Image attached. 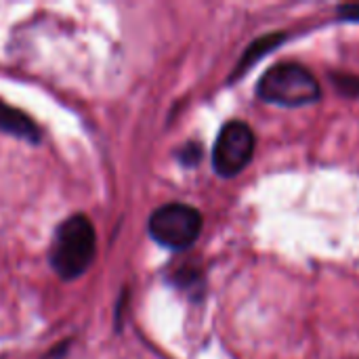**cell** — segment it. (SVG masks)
I'll list each match as a JSON object with an SVG mask.
<instances>
[{"instance_id":"cell-8","label":"cell","mask_w":359,"mask_h":359,"mask_svg":"<svg viewBox=\"0 0 359 359\" xmlns=\"http://www.w3.org/2000/svg\"><path fill=\"white\" fill-rule=\"evenodd\" d=\"M179 160L185 166H196L202 160V145L200 143H187L181 151H179Z\"/></svg>"},{"instance_id":"cell-5","label":"cell","mask_w":359,"mask_h":359,"mask_svg":"<svg viewBox=\"0 0 359 359\" xmlns=\"http://www.w3.org/2000/svg\"><path fill=\"white\" fill-rule=\"evenodd\" d=\"M286 40V34L284 32H271V34H265V36H261V38H257L246 50H244V55H242V59L238 61V65H236V69H233V74L229 76V80L233 82V80H238L244 72H248L257 61H261L265 55H269L273 48H278L282 42Z\"/></svg>"},{"instance_id":"cell-3","label":"cell","mask_w":359,"mask_h":359,"mask_svg":"<svg viewBox=\"0 0 359 359\" xmlns=\"http://www.w3.org/2000/svg\"><path fill=\"white\" fill-rule=\"evenodd\" d=\"M202 231V215L187 204H166L160 206L149 217V236L170 248V250H185L189 248Z\"/></svg>"},{"instance_id":"cell-9","label":"cell","mask_w":359,"mask_h":359,"mask_svg":"<svg viewBox=\"0 0 359 359\" xmlns=\"http://www.w3.org/2000/svg\"><path fill=\"white\" fill-rule=\"evenodd\" d=\"M337 11H339V17H341V19L359 21V2H353V4H341Z\"/></svg>"},{"instance_id":"cell-1","label":"cell","mask_w":359,"mask_h":359,"mask_svg":"<svg viewBox=\"0 0 359 359\" xmlns=\"http://www.w3.org/2000/svg\"><path fill=\"white\" fill-rule=\"evenodd\" d=\"M95 252L97 233L90 219L84 215H74L57 227L48 261L59 278L76 280L90 267Z\"/></svg>"},{"instance_id":"cell-6","label":"cell","mask_w":359,"mask_h":359,"mask_svg":"<svg viewBox=\"0 0 359 359\" xmlns=\"http://www.w3.org/2000/svg\"><path fill=\"white\" fill-rule=\"evenodd\" d=\"M0 130L4 133H11L13 137H19V139H25L29 143H38L40 141V133H38V126L19 109L6 105L0 101Z\"/></svg>"},{"instance_id":"cell-7","label":"cell","mask_w":359,"mask_h":359,"mask_svg":"<svg viewBox=\"0 0 359 359\" xmlns=\"http://www.w3.org/2000/svg\"><path fill=\"white\" fill-rule=\"evenodd\" d=\"M332 84L334 88L343 95V97H359V78L353 74H345V72H334L332 76Z\"/></svg>"},{"instance_id":"cell-4","label":"cell","mask_w":359,"mask_h":359,"mask_svg":"<svg viewBox=\"0 0 359 359\" xmlns=\"http://www.w3.org/2000/svg\"><path fill=\"white\" fill-rule=\"evenodd\" d=\"M257 147V137L246 122H227L212 147V166L217 175L231 179L240 175L252 160Z\"/></svg>"},{"instance_id":"cell-2","label":"cell","mask_w":359,"mask_h":359,"mask_svg":"<svg viewBox=\"0 0 359 359\" xmlns=\"http://www.w3.org/2000/svg\"><path fill=\"white\" fill-rule=\"evenodd\" d=\"M257 97L265 103L282 107H303L322 97V86L305 65L282 61L261 76Z\"/></svg>"}]
</instances>
